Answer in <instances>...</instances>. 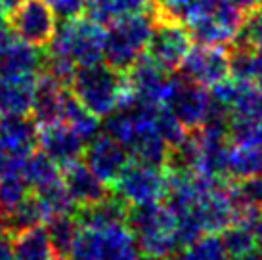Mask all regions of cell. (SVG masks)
Masks as SVG:
<instances>
[{"instance_id": "1", "label": "cell", "mask_w": 262, "mask_h": 260, "mask_svg": "<svg viewBox=\"0 0 262 260\" xmlns=\"http://www.w3.org/2000/svg\"><path fill=\"white\" fill-rule=\"evenodd\" d=\"M67 90L82 107L100 119L121 107L130 94L124 73H119L103 61L77 67Z\"/></svg>"}, {"instance_id": "2", "label": "cell", "mask_w": 262, "mask_h": 260, "mask_svg": "<svg viewBox=\"0 0 262 260\" xmlns=\"http://www.w3.org/2000/svg\"><path fill=\"white\" fill-rule=\"evenodd\" d=\"M136 247L144 256L172 258L180 249L174 235L176 216L163 201L134 205L126 210V220Z\"/></svg>"}, {"instance_id": "3", "label": "cell", "mask_w": 262, "mask_h": 260, "mask_svg": "<svg viewBox=\"0 0 262 260\" xmlns=\"http://www.w3.org/2000/svg\"><path fill=\"white\" fill-rule=\"evenodd\" d=\"M153 25V12L128 15L110 23L103 40V63H107L119 73L128 71L134 61L142 54H146Z\"/></svg>"}, {"instance_id": "4", "label": "cell", "mask_w": 262, "mask_h": 260, "mask_svg": "<svg viewBox=\"0 0 262 260\" xmlns=\"http://www.w3.org/2000/svg\"><path fill=\"white\" fill-rule=\"evenodd\" d=\"M103 40L105 27L80 15L56 27V35L46 50L63 56L75 67H84L103 59Z\"/></svg>"}, {"instance_id": "5", "label": "cell", "mask_w": 262, "mask_h": 260, "mask_svg": "<svg viewBox=\"0 0 262 260\" xmlns=\"http://www.w3.org/2000/svg\"><path fill=\"white\" fill-rule=\"evenodd\" d=\"M110 191L126 207L163 201L167 191V174L165 168L132 159L110 186Z\"/></svg>"}, {"instance_id": "6", "label": "cell", "mask_w": 262, "mask_h": 260, "mask_svg": "<svg viewBox=\"0 0 262 260\" xmlns=\"http://www.w3.org/2000/svg\"><path fill=\"white\" fill-rule=\"evenodd\" d=\"M6 23L19 40L44 50L56 35L58 17L46 0H17L8 12Z\"/></svg>"}, {"instance_id": "7", "label": "cell", "mask_w": 262, "mask_h": 260, "mask_svg": "<svg viewBox=\"0 0 262 260\" xmlns=\"http://www.w3.org/2000/svg\"><path fill=\"white\" fill-rule=\"evenodd\" d=\"M247 12L239 10L226 0H219L211 12L199 15L189 21L188 33L191 42L205 44V46H230L239 35Z\"/></svg>"}, {"instance_id": "8", "label": "cell", "mask_w": 262, "mask_h": 260, "mask_svg": "<svg viewBox=\"0 0 262 260\" xmlns=\"http://www.w3.org/2000/svg\"><path fill=\"white\" fill-rule=\"evenodd\" d=\"M191 36L182 23L155 17L146 54L167 73H176L191 48Z\"/></svg>"}, {"instance_id": "9", "label": "cell", "mask_w": 262, "mask_h": 260, "mask_svg": "<svg viewBox=\"0 0 262 260\" xmlns=\"http://www.w3.org/2000/svg\"><path fill=\"white\" fill-rule=\"evenodd\" d=\"M165 107L172 111V115L182 123L186 130L199 128L211 107V94L201 84L174 75Z\"/></svg>"}, {"instance_id": "10", "label": "cell", "mask_w": 262, "mask_h": 260, "mask_svg": "<svg viewBox=\"0 0 262 260\" xmlns=\"http://www.w3.org/2000/svg\"><path fill=\"white\" fill-rule=\"evenodd\" d=\"M178 75L201 86H212L214 82L230 77L228 50L224 46H191L178 67Z\"/></svg>"}, {"instance_id": "11", "label": "cell", "mask_w": 262, "mask_h": 260, "mask_svg": "<svg viewBox=\"0 0 262 260\" xmlns=\"http://www.w3.org/2000/svg\"><path fill=\"white\" fill-rule=\"evenodd\" d=\"M130 161V151L121 142H117L103 132L86 142L82 153V163L107 186L117 180V176L123 172L124 166Z\"/></svg>"}, {"instance_id": "12", "label": "cell", "mask_w": 262, "mask_h": 260, "mask_svg": "<svg viewBox=\"0 0 262 260\" xmlns=\"http://www.w3.org/2000/svg\"><path fill=\"white\" fill-rule=\"evenodd\" d=\"M189 212L197 218L203 231L219 233L230 224H233L235 216H237V209H235V203L230 195L226 180L216 184L209 191H205Z\"/></svg>"}, {"instance_id": "13", "label": "cell", "mask_w": 262, "mask_h": 260, "mask_svg": "<svg viewBox=\"0 0 262 260\" xmlns=\"http://www.w3.org/2000/svg\"><path fill=\"white\" fill-rule=\"evenodd\" d=\"M84 145L86 142L69 124L61 123V121L38 128L40 151L46 153L59 168H66V166L82 159Z\"/></svg>"}, {"instance_id": "14", "label": "cell", "mask_w": 262, "mask_h": 260, "mask_svg": "<svg viewBox=\"0 0 262 260\" xmlns=\"http://www.w3.org/2000/svg\"><path fill=\"white\" fill-rule=\"evenodd\" d=\"M0 144L10 157H25L38 147V124L29 113L0 115Z\"/></svg>"}, {"instance_id": "15", "label": "cell", "mask_w": 262, "mask_h": 260, "mask_svg": "<svg viewBox=\"0 0 262 260\" xmlns=\"http://www.w3.org/2000/svg\"><path fill=\"white\" fill-rule=\"evenodd\" d=\"M61 180L73 199L75 207H88L110 195V186L103 184L82 161L61 168Z\"/></svg>"}, {"instance_id": "16", "label": "cell", "mask_w": 262, "mask_h": 260, "mask_svg": "<svg viewBox=\"0 0 262 260\" xmlns=\"http://www.w3.org/2000/svg\"><path fill=\"white\" fill-rule=\"evenodd\" d=\"M66 94L67 88L61 86L58 80H54L44 73H38L29 109V115L33 117V121L38 126H46V124L61 121V109H63Z\"/></svg>"}, {"instance_id": "17", "label": "cell", "mask_w": 262, "mask_h": 260, "mask_svg": "<svg viewBox=\"0 0 262 260\" xmlns=\"http://www.w3.org/2000/svg\"><path fill=\"white\" fill-rule=\"evenodd\" d=\"M153 8L155 0H86L84 14L88 19L105 27L128 15L149 14Z\"/></svg>"}, {"instance_id": "18", "label": "cell", "mask_w": 262, "mask_h": 260, "mask_svg": "<svg viewBox=\"0 0 262 260\" xmlns=\"http://www.w3.org/2000/svg\"><path fill=\"white\" fill-rule=\"evenodd\" d=\"M126 210H128V207L117 195L110 191V195L103 197L102 201L88 205V207H80L75 214H77L80 228L103 230V228H110L115 224H124Z\"/></svg>"}, {"instance_id": "19", "label": "cell", "mask_w": 262, "mask_h": 260, "mask_svg": "<svg viewBox=\"0 0 262 260\" xmlns=\"http://www.w3.org/2000/svg\"><path fill=\"white\" fill-rule=\"evenodd\" d=\"M37 77H4L0 75V115L29 113Z\"/></svg>"}, {"instance_id": "20", "label": "cell", "mask_w": 262, "mask_h": 260, "mask_svg": "<svg viewBox=\"0 0 262 260\" xmlns=\"http://www.w3.org/2000/svg\"><path fill=\"white\" fill-rule=\"evenodd\" d=\"M44 222H46V212H44L38 197L31 191L14 210L0 216V231L14 237L17 233L29 230V228H35V226H40Z\"/></svg>"}, {"instance_id": "21", "label": "cell", "mask_w": 262, "mask_h": 260, "mask_svg": "<svg viewBox=\"0 0 262 260\" xmlns=\"http://www.w3.org/2000/svg\"><path fill=\"white\" fill-rule=\"evenodd\" d=\"M21 170L27 184H29L31 191L42 189L50 184H56V182L61 180V168L40 149H35V151H31L29 155L23 157Z\"/></svg>"}, {"instance_id": "22", "label": "cell", "mask_w": 262, "mask_h": 260, "mask_svg": "<svg viewBox=\"0 0 262 260\" xmlns=\"http://www.w3.org/2000/svg\"><path fill=\"white\" fill-rule=\"evenodd\" d=\"M14 260H56L46 228L35 226L14 235Z\"/></svg>"}, {"instance_id": "23", "label": "cell", "mask_w": 262, "mask_h": 260, "mask_svg": "<svg viewBox=\"0 0 262 260\" xmlns=\"http://www.w3.org/2000/svg\"><path fill=\"white\" fill-rule=\"evenodd\" d=\"M46 233L50 239L52 251H54V258L56 260H67L69 251L73 247V241L80 230V224L77 220L75 212L69 214H58L46 220Z\"/></svg>"}, {"instance_id": "24", "label": "cell", "mask_w": 262, "mask_h": 260, "mask_svg": "<svg viewBox=\"0 0 262 260\" xmlns=\"http://www.w3.org/2000/svg\"><path fill=\"white\" fill-rule=\"evenodd\" d=\"M61 123L69 124L71 128L79 134L84 142H90L102 132V123L100 117L92 115L88 109H84L79 101L75 100L73 94L67 90L66 100H63V109H61Z\"/></svg>"}, {"instance_id": "25", "label": "cell", "mask_w": 262, "mask_h": 260, "mask_svg": "<svg viewBox=\"0 0 262 260\" xmlns=\"http://www.w3.org/2000/svg\"><path fill=\"white\" fill-rule=\"evenodd\" d=\"M222 237L219 233L205 231L197 239L189 241L188 245L180 247L172 260H228Z\"/></svg>"}, {"instance_id": "26", "label": "cell", "mask_w": 262, "mask_h": 260, "mask_svg": "<svg viewBox=\"0 0 262 260\" xmlns=\"http://www.w3.org/2000/svg\"><path fill=\"white\" fill-rule=\"evenodd\" d=\"M262 174V147H239L230 144L228 151V178H245Z\"/></svg>"}, {"instance_id": "27", "label": "cell", "mask_w": 262, "mask_h": 260, "mask_svg": "<svg viewBox=\"0 0 262 260\" xmlns=\"http://www.w3.org/2000/svg\"><path fill=\"white\" fill-rule=\"evenodd\" d=\"M222 243L228 256H241V254L249 253L256 249V239L253 233V224L249 222H233L226 230H222Z\"/></svg>"}, {"instance_id": "28", "label": "cell", "mask_w": 262, "mask_h": 260, "mask_svg": "<svg viewBox=\"0 0 262 260\" xmlns=\"http://www.w3.org/2000/svg\"><path fill=\"white\" fill-rule=\"evenodd\" d=\"M235 38H239L249 46H253L255 50L262 52V6H256L255 10L247 12L243 27Z\"/></svg>"}, {"instance_id": "29", "label": "cell", "mask_w": 262, "mask_h": 260, "mask_svg": "<svg viewBox=\"0 0 262 260\" xmlns=\"http://www.w3.org/2000/svg\"><path fill=\"white\" fill-rule=\"evenodd\" d=\"M46 4L52 8L56 17L67 21V19H75L84 14L86 0H46Z\"/></svg>"}, {"instance_id": "30", "label": "cell", "mask_w": 262, "mask_h": 260, "mask_svg": "<svg viewBox=\"0 0 262 260\" xmlns=\"http://www.w3.org/2000/svg\"><path fill=\"white\" fill-rule=\"evenodd\" d=\"M0 260H14V239L0 231Z\"/></svg>"}, {"instance_id": "31", "label": "cell", "mask_w": 262, "mask_h": 260, "mask_svg": "<svg viewBox=\"0 0 262 260\" xmlns=\"http://www.w3.org/2000/svg\"><path fill=\"white\" fill-rule=\"evenodd\" d=\"M226 2L237 6L239 10H243V12H251V10H255L256 6H260V0H226Z\"/></svg>"}, {"instance_id": "32", "label": "cell", "mask_w": 262, "mask_h": 260, "mask_svg": "<svg viewBox=\"0 0 262 260\" xmlns=\"http://www.w3.org/2000/svg\"><path fill=\"white\" fill-rule=\"evenodd\" d=\"M253 233H255L256 245L262 247V210L256 212L255 220H253Z\"/></svg>"}, {"instance_id": "33", "label": "cell", "mask_w": 262, "mask_h": 260, "mask_svg": "<svg viewBox=\"0 0 262 260\" xmlns=\"http://www.w3.org/2000/svg\"><path fill=\"white\" fill-rule=\"evenodd\" d=\"M233 260H262V247H258V249H253V251L241 254V256H235Z\"/></svg>"}, {"instance_id": "34", "label": "cell", "mask_w": 262, "mask_h": 260, "mask_svg": "<svg viewBox=\"0 0 262 260\" xmlns=\"http://www.w3.org/2000/svg\"><path fill=\"white\" fill-rule=\"evenodd\" d=\"M8 157H10V155H8L6 149H4V147H2V144H0V172H2V170H4V166H6Z\"/></svg>"}, {"instance_id": "35", "label": "cell", "mask_w": 262, "mask_h": 260, "mask_svg": "<svg viewBox=\"0 0 262 260\" xmlns=\"http://www.w3.org/2000/svg\"><path fill=\"white\" fill-rule=\"evenodd\" d=\"M144 260H172V258H163V256H146Z\"/></svg>"}, {"instance_id": "36", "label": "cell", "mask_w": 262, "mask_h": 260, "mask_svg": "<svg viewBox=\"0 0 262 260\" xmlns=\"http://www.w3.org/2000/svg\"><path fill=\"white\" fill-rule=\"evenodd\" d=\"M155 2H161V0H155Z\"/></svg>"}, {"instance_id": "37", "label": "cell", "mask_w": 262, "mask_h": 260, "mask_svg": "<svg viewBox=\"0 0 262 260\" xmlns=\"http://www.w3.org/2000/svg\"><path fill=\"white\" fill-rule=\"evenodd\" d=\"M260 6H262V0H260Z\"/></svg>"}]
</instances>
